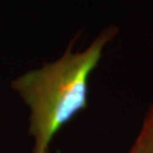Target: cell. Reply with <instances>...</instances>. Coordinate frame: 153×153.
<instances>
[{"mask_svg":"<svg viewBox=\"0 0 153 153\" xmlns=\"http://www.w3.org/2000/svg\"><path fill=\"white\" fill-rule=\"evenodd\" d=\"M116 25L104 27L82 51H73L74 41L60 58L32 69L11 82L31 110L30 134L33 153H48L56 133L86 108L88 82L102 59L104 49L118 35Z\"/></svg>","mask_w":153,"mask_h":153,"instance_id":"6da1fadb","label":"cell"},{"mask_svg":"<svg viewBox=\"0 0 153 153\" xmlns=\"http://www.w3.org/2000/svg\"><path fill=\"white\" fill-rule=\"evenodd\" d=\"M129 153H153V104L149 108Z\"/></svg>","mask_w":153,"mask_h":153,"instance_id":"7a4b0ae2","label":"cell"},{"mask_svg":"<svg viewBox=\"0 0 153 153\" xmlns=\"http://www.w3.org/2000/svg\"><path fill=\"white\" fill-rule=\"evenodd\" d=\"M48 153H49V152H48Z\"/></svg>","mask_w":153,"mask_h":153,"instance_id":"3957f363","label":"cell"}]
</instances>
